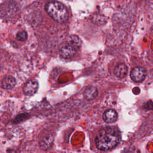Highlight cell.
<instances>
[{"instance_id":"obj_1","label":"cell","mask_w":153,"mask_h":153,"mask_svg":"<svg viewBox=\"0 0 153 153\" xmlns=\"http://www.w3.org/2000/svg\"><path fill=\"white\" fill-rule=\"evenodd\" d=\"M121 140V133L115 126H106L97 133L95 142L97 148L102 151H108L115 148Z\"/></svg>"},{"instance_id":"obj_2","label":"cell","mask_w":153,"mask_h":153,"mask_svg":"<svg viewBox=\"0 0 153 153\" xmlns=\"http://www.w3.org/2000/svg\"><path fill=\"white\" fill-rule=\"evenodd\" d=\"M48 14L55 21L63 23H65L69 17L66 7L61 2L53 1L48 2L45 7Z\"/></svg>"},{"instance_id":"obj_3","label":"cell","mask_w":153,"mask_h":153,"mask_svg":"<svg viewBox=\"0 0 153 153\" xmlns=\"http://www.w3.org/2000/svg\"><path fill=\"white\" fill-rule=\"evenodd\" d=\"M146 76L145 69L140 66L134 68L130 72V77L135 82L142 81Z\"/></svg>"},{"instance_id":"obj_4","label":"cell","mask_w":153,"mask_h":153,"mask_svg":"<svg viewBox=\"0 0 153 153\" xmlns=\"http://www.w3.org/2000/svg\"><path fill=\"white\" fill-rule=\"evenodd\" d=\"M38 88V83L35 79H30L26 82L23 87V92L26 95L34 94Z\"/></svg>"},{"instance_id":"obj_5","label":"cell","mask_w":153,"mask_h":153,"mask_svg":"<svg viewBox=\"0 0 153 153\" xmlns=\"http://www.w3.org/2000/svg\"><path fill=\"white\" fill-rule=\"evenodd\" d=\"M76 52V49L73 46L66 44L62 47L60 50L59 53L61 57L65 59H69L75 56Z\"/></svg>"},{"instance_id":"obj_6","label":"cell","mask_w":153,"mask_h":153,"mask_svg":"<svg viewBox=\"0 0 153 153\" xmlns=\"http://www.w3.org/2000/svg\"><path fill=\"white\" fill-rule=\"evenodd\" d=\"M118 118L117 112L112 109H109L106 110L103 115V118L104 121L106 123H111L115 122Z\"/></svg>"},{"instance_id":"obj_7","label":"cell","mask_w":153,"mask_h":153,"mask_svg":"<svg viewBox=\"0 0 153 153\" xmlns=\"http://www.w3.org/2000/svg\"><path fill=\"white\" fill-rule=\"evenodd\" d=\"M128 68L123 63H120L117 65L114 69V73L115 75L118 78H124L127 74Z\"/></svg>"},{"instance_id":"obj_8","label":"cell","mask_w":153,"mask_h":153,"mask_svg":"<svg viewBox=\"0 0 153 153\" xmlns=\"http://www.w3.org/2000/svg\"><path fill=\"white\" fill-rule=\"evenodd\" d=\"M98 91L97 88L93 86L87 87L84 92V97L87 100H90L96 98L97 96Z\"/></svg>"},{"instance_id":"obj_9","label":"cell","mask_w":153,"mask_h":153,"mask_svg":"<svg viewBox=\"0 0 153 153\" xmlns=\"http://www.w3.org/2000/svg\"><path fill=\"white\" fill-rule=\"evenodd\" d=\"M16 83V81L14 77L8 76L2 79L1 82V86L4 89H11L15 86Z\"/></svg>"},{"instance_id":"obj_10","label":"cell","mask_w":153,"mask_h":153,"mask_svg":"<svg viewBox=\"0 0 153 153\" xmlns=\"http://www.w3.org/2000/svg\"><path fill=\"white\" fill-rule=\"evenodd\" d=\"M68 44L75 47L76 50L79 48L81 45V41L76 35H71L68 39Z\"/></svg>"},{"instance_id":"obj_11","label":"cell","mask_w":153,"mask_h":153,"mask_svg":"<svg viewBox=\"0 0 153 153\" xmlns=\"http://www.w3.org/2000/svg\"><path fill=\"white\" fill-rule=\"evenodd\" d=\"M17 39L20 41H25L27 38V34L25 31H20L17 33Z\"/></svg>"}]
</instances>
